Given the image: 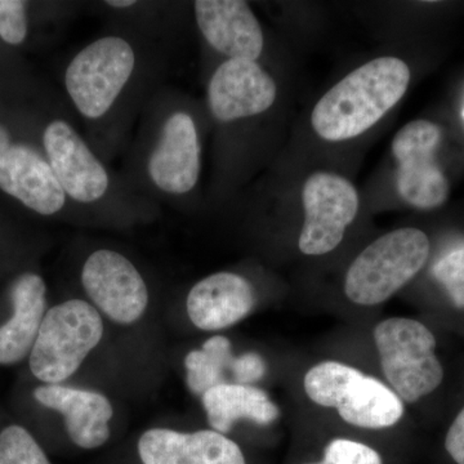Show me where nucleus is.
I'll list each match as a JSON object with an SVG mask.
<instances>
[{
  "mask_svg": "<svg viewBox=\"0 0 464 464\" xmlns=\"http://www.w3.org/2000/svg\"><path fill=\"white\" fill-rule=\"evenodd\" d=\"M411 83V69L398 57L357 67L317 101L311 124L325 141L355 139L398 105Z\"/></svg>",
  "mask_w": 464,
  "mask_h": 464,
  "instance_id": "nucleus-1",
  "label": "nucleus"
},
{
  "mask_svg": "<svg viewBox=\"0 0 464 464\" xmlns=\"http://www.w3.org/2000/svg\"><path fill=\"white\" fill-rule=\"evenodd\" d=\"M139 66L133 43L123 35H103L82 48L65 72L67 96L79 115L102 121L115 108Z\"/></svg>",
  "mask_w": 464,
  "mask_h": 464,
  "instance_id": "nucleus-2",
  "label": "nucleus"
},
{
  "mask_svg": "<svg viewBox=\"0 0 464 464\" xmlns=\"http://www.w3.org/2000/svg\"><path fill=\"white\" fill-rule=\"evenodd\" d=\"M430 240L418 228H399L366 246L351 264L344 282L347 298L360 306H375L392 297L422 270Z\"/></svg>",
  "mask_w": 464,
  "mask_h": 464,
  "instance_id": "nucleus-3",
  "label": "nucleus"
},
{
  "mask_svg": "<svg viewBox=\"0 0 464 464\" xmlns=\"http://www.w3.org/2000/svg\"><path fill=\"white\" fill-rule=\"evenodd\" d=\"M102 335V317L93 304L70 299L52 307L30 353L34 377L44 384H61L81 368Z\"/></svg>",
  "mask_w": 464,
  "mask_h": 464,
  "instance_id": "nucleus-4",
  "label": "nucleus"
},
{
  "mask_svg": "<svg viewBox=\"0 0 464 464\" xmlns=\"http://www.w3.org/2000/svg\"><path fill=\"white\" fill-rule=\"evenodd\" d=\"M373 335L384 377L402 401H418L441 384L436 338L424 324L391 317L375 326Z\"/></svg>",
  "mask_w": 464,
  "mask_h": 464,
  "instance_id": "nucleus-5",
  "label": "nucleus"
},
{
  "mask_svg": "<svg viewBox=\"0 0 464 464\" xmlns=\"http://www.w3.org/2000/svg\"><path fill=\"white\" fill-rule=\"evenodd\" d=\"M304 222L298 248L306 256L331 253L343 240L344 232L359 212L355 186L332 172H316L302 188Z\"/></svg>",
  "mask_w": 464,
  "mask_h": 464,
  "instance_id": "nucleus-6",
  "label": "nucleus"
},
{
  "mask_svg": "<svg viewBox=\"0 0 464 464\" xmlns=\"http://www.w3.org/2000/svg\"><path fill=\"white\" fill-rule=\"evenodd\" d=\"M440 141L441 130L423 119L406 124L392 140L399 195L418 209L441 207L449 198L447 177L436 160Z\"/></svg>",
  "mask_w": 464,
  "mask_h": 464,
  "instance_id": "nucleus-7",
  "label": "nucleus"
},
{
  "mask_svg": "<svg viewBox=\"0 0 464 464\" xmlns=\"http://www.w3.org/2000/svg\"><path fill=\"white\" fill-rule=\"evenodd\" d=\"M81 279L94 307L112 322L130 325L145 315L148 285L133 262L121 253L94 250L85 259Z\"/></svg>",
  "mask_w": 464,
  "mask_h": 464,
  "instance_id": "nucleus-8",
  "label": "nucleus"
},
{
  "mask_svg": "<svg viewBox=\"0 0 464 464\" xmlns=\"http://www.w3.org/2000/svg\"><path fill=\"white\" fill-rule=\"evenodd\" d=\"M42 141L45 158L67 199L88 206L99 203L109 194L111 177L108 168L70 121H51Z\"/></svg>",
  "mask_w": 464,
  "mask_h": 464,
  "instance_id": "nucleus-9",
  "label": "nucleus"
},
{
  "mask_svg": "<svg viewBox=\"0 0 464 464\" xmlns=\"http://www.w3.org/2000/svg\"><path fill=\"white\" fill-rule=\"evenodd\" d=\"M201 172V143L197 123L185 110H173L160 124L146 159L149 181L168 197L194 190Z\"/></svg>",
  "mask_w": 464,
  "mask_h": 464,
  "instance_id": "nucleus-10",
  "label": "nucleus"
},
{
  "mask_svg": "<svg viewBox=\"0 0 464 464\" xmlns=\"http://www.w3.org/2000/svg\"><path fill=\"white\" fill-rule=\"evenodd\" d=\"M276 96V83L257 61L226 60L208 85V105L221 123L264 114Z\"/></svg>",
  "mask_w": 464,
  "mask_h": 464,
  "instance_id": "nucleus-11",
  "label": "nucleus"
},
{
  "mask_svg": "<svg viewBox=\"0 0 464 464\" xmlns=\"http://www.w3.org/2000/svg\"><path fill=\"white\" fill-rule=\"evenodd\" d=\"M195 20L210 47L227 60L257 61L265 36L248 3L241 0H198Z\"/></svg>",
  "mask_w": 464,
  "mask_h": 464,
  "instance_id": "nucleus-12",
  "label": "nucleus"
},
{
  "mask_svg": "<svg viewBox=\"0 0 464 464\" xmlns=\"http://www.w3.org/2000/svg\"><path fill=\"white\" fill-rule=\"evenodd\" d=\"M0 190L47 217L60 213L69 200L45 155L25 143H14L0 158Z\"/></svg>",
  "mask_w": 464,
  "mask_h": 464,
  "instance_id": "nucleus-13",
  "label": "nucleus"
},
{
  "mask_svg": "<svg viewBox=\"0 0 464 464\" xmlns=\"http://www.w3.org/2000/svg\"><path fill=\"white\" fill-rule=\"evenodd\" d=\"M142 464H246L237 442L213 430L146 431L139 441Z\"/></svg>",
  "mask_w": 464,
  "mask_h": 464,
  "instance_id": "nucleus-14",
  "label": "nucleus"
},
{
  "mask_svg": "<svg viewBox=\"0 0 464 464\" xmlns=\"http://www.w3.org/2000/svg\"><path fill=\"white\" fill-rule=\"evenodd\" d=\"M34 398L63 415L67 435L76 447L91 450L108 442L114 409L102 393L63 384H43L34 391Z\"/></svg>",
  "mask_w": 464,
  "mask_h": 464,
  "instance_id": "nucleus-15",
  "label": "nucleus"
},
{
  "mask_svg": "<svg viewBox=\"0 0 464 464\" xmlns=\"http://www.w3.org/2000/svg\"><path fill=\"white\" fill-rule=\"evenodd\" d=\"M256 306V292L246 277L217 273L192 286L186 301L188 315L200 331L230 328L246 319Z\"/></svg>",
  "mask_w": 464,
  "mask_h": 464,
  "instance_id": "nucleus-16",
  "label": "nucleus"
},
{
  "mask_svg": "<svg viewBox=\"0 0 464 464\" xmlns=\"http://www.w3.org/2000/svg\"><path fill=\"white\" fill-rule=\"evenodd\" d=\"M14 315L0 326V364L12 365L32 353L47 306V286L39 275L18 276L9 292Z\"/></svg>",
  "mask_w": 464,
  "mask_h": 464,
  "instance_id": "nucleus-17",
  "label": "nucleus"
},
{
  "mask_svg": "<svg viewBox=\"0 0 464 464\" xmlns=\"http://www.w3.org/2000/svg\"><path fill=\"white\" fill-rule=\"evenodd\" d=\"M208 422L213 431L225 435L240 420L268 426L280 417V411L267 393L255 386L222 383L201 396Z\"/></svg>",
  "mask_w": 464,
  "mask_h": 464,
  "instance_id": "nucleus-18",
  "label": "nucleus"
},
{
  "mask_svg": "<svg viewBox=\"0 0 464 464\" xmlns=\"http://www.w3.org/2000/svg\"><path fill=\"white\" fill-rule=\"evenodd\" d=\"M344 422L366 430L389 429L404 415V401L395 391L371 375H362L338 406Z\"/></svg>",
  "mask_w": 464,
  "mask_h": 464,
  "instance_id": "nucleus-19",
  "label": "nucleus"
},
{
  "mask_svg": "<svg viewBox=\"0 0 464 464\" xmlns=\"http://www.w3.org/2000/svg\"><path fill=\"white\" fill-rule=\"evenodd\" d=\"M231 342L224 335H215L203 344L201 350L191 351L185 357L188 371L186 382L194 395L203 396L208 390L227 383L225 371H230L234 364Z\"/></svg>",
  "mask_w": 464,
  "mask_h": 464,
  "instance_id": "nucleus-20",
  "label": "nucleus"
},
{
  "mask_svg": "<svg viewBox=\"0 0 464 464\" xmlns=\"http://www.w3.org/2000/svg\"><path fill=\"white\" fill-rule=\"evenodd\" d=\"M362 372L338 362H320L304 375V386L308 399L324 408L338 409L348 391L353 389Z\"/></svg>",
  "mask_w": 464,
  "mask_h": 464,
  "instance_id": "nucleus-21",
  "label": "nucleus"
},
{
  "mask_svg": "<svg viewBox=\"0 0 464 464\" xmlns=\"http://www.w3.org/2000/svg\"><path fill=\"white\" fill-rule=\"evenodd\" d=\"M0 464L52 463L32 433L14 424L0 432Z\"/></svg>",
  "mask_w": 464,
  "mask_h": 464,
  "instance_id": "nucleus-22",
  "label": "nucleus"
},
{
  "mask_svg": "<svg viewBox=\"0 0 464 464\" xmlns=\"http://www.w3.org/2000/svg\"><path fill=\"white\" fill-rule=\"evenodd\" d=\"M433 276L444 285L457 307H464V246L449 252L433 266Z\"/></svg>",
  "mask_w": 464,
  "mask_h": 464,
  "instance_id": "nucleus-23",
  "label": "nucleus"
},
{
  "mask_svg": "<svg viewBox=\"0 0 464 464\" xmlns=\"http://www.w3.org/2000/svg\"><path fill=\"white\" fill-rule=\"evenodd\" d=\"M325 464H383L373 448L350 439H334L324 450Z\"/></svg>",
  "mask_w": 464,
  "mask_h": 464,
  "instance_id": "nucleus-24",
  "label": "nucleus"
},
{
  "mask_svg": "<svg viewBox=\"0 0 464 464\" xmlns=\"http://www.w3.org/2000/svg\"><path fill=\"white\" fill-rule=\"evenodd\" d=\"M26 3L0 0V38L7 44L18 45L27 36Z\"/></svg>",
  "mask_w": 464,
  "mask_h": 464,
  "instance_id": "nucleus-25",
  "label": "nucleus"
},
{
  "mask_svg": "<svg viewBox=\"0 0 464 464\" xmlns=\"http://www.w3.org/2000/svg\"><path fill=\"white\" fill-rule=\"evenodd\" d=\"M267 365L264 357L256 353H246L237 356L231 368V375L235 383L250 386L265 377Z\"/></svg>",
  "mask_w": 464,
  "mask_h": 464,
  "instance_id": "nucleus-26",
  "label": "nucleus"
},
{
  "mask_svg": "<svg viewBox=\"0 0 464 464\" xmlns=\"http://www.w3.org/2000/svg\"><path fill=\"white\" fill-rule=\"evenodd\" d=\"M445 449L454 462L464 464V408L449 429Z\"/></svg>",
  "mask_w": 464,
  "mask_h": 464,
  "instance_id": "nucleus-27",
  "label": "nucleus"
},
{
  "mask_svg": "<svg viewBox=\"0 0 464 464\" xmlns=\"http://www.w3.org/2000/svg\"><path fill=\"white\" fill-rule=\"evenodd\" d=\"M14 142L12 141L11 133H9L7 128L0 123V158L14 146Z\"/></svg>",
  "mask_w": 464,
  "mask_h": 464,
  "instance_id": "nucleus-28",
  "label": "nucleus"
},
{
  "mask_svg": "<svg viewBox=\"0 0 464 464\" xmlns=\"http://www.w3.org/2000/svg\"><path fill=\"white\" fill-rule=\"evenodd\" d=\"M106 5H108L109 7L115 8V9H127V8H133L134 5H137V3L136 2H125V0H123V2H116V0H114V2H106Z\"/></svg>",
  "mask_w": 464,
  "mask_h": 464,
  "instance_id": "nucleus-29",
  "label": "nucleus"
},
{
  "mask_svg": "<svg viewBox=\"0 0 464 464\" xmlns=\"http://www.w3.org/2000/svg\"><path fill=\"white\" fill-rule=\"evenodd\" d=\"M310 464H325L324 462H319V463H310Z\"/></svg>",
  "mask_w": 464,
  "mask_h": 464,
  "instance_id": "nucleus-30",
  "label": "nucleus"
}]
</instances>
